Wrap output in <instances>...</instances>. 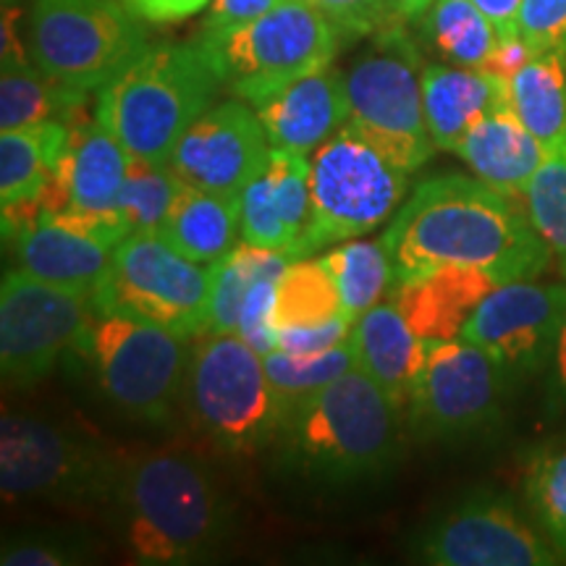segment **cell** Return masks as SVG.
Returning a JSON list of instances; mask_svg holds the SVG:
<instances>
[{
  "label": "cell",
  "instance_id": "obj_1",
  "mask_svg": "<svg viewBox=\"0 0 566 566\" xmlns=\"http://www.w3.org/2000/svg\"><path fill=\"white\" fill-rule=\"evenodd\" d=\"M380 242L394 260L396 283L441 265L483 268L499 283L525 281L554 260L525 202L459 174L422 181Z\"/></svg>",
  "mask_w": 566,
  "mask_h": 566
},
{
  "label": "cell",
  "instance_id": "obj_2",
  "mask_svg": "<svg viewBox=\"0 0 566 566\" xmlns=\"http://www.w3.org/2000/svg\"><path fill=\"white\" fill-rule=\"evenodd\" d=\"M108 504L126 554L147 566L208 562L237 522L210 467L179 449L122 457Z\"/></svg>",
  "mask_w": 566,
  "mask_h": 566
},
{
  "label": "cell",
  "instance_id": "obj_3",
  "mask_svg": "<svg viewBox=\"0 0 566 566\" xmlns=\"http://www.w3.org/2000/svg\"><path fill=\"white\" fill-rule=\"evenodd\" d=\"M405 409L370 375L352 373L286 407L273 436L281 472L321 485L384 478L401 454Z\"/></svg>",
  "mask_w": 566,
  "mask_h": 566
},
{
  "label": "cell",
  "instance_id": "obj_4",
  "mask_svg": "<svg viewBox=\"0 0 566 566\" xmlns=\"http://www.w3.org/2000/svg\"><path fill=\"white\" fill-rule=\"evenodd\" d=\"M221 87V69L200 40L163 42L97 90L95 116L132 160L168 163Z\"/></svg>",
  "mask_w": 566,
  "mask_h": 566
},
{
  "label": "cell",
  "instance_id": "obj_5",
  "mask_svg": "<svg viewBox=\"0 0 566 566\" xmlns=\"http://www.w3.org/2000/svg\"><path fill=\"white\" fill-rule=\"evenodd\" d=\"M181 409L195 433L226 454L271 443L283 415L263 354L239 334H210L192 344Z\"/></svg>",
  "mask_w": 566,
  "mask_h": 566
},
{
  "label": "cell",
  "instance_id": "obj_6",
  "mask_svg": "<svg viewBox=\"0 0 566 566\" xmlns=\"http://www.w3.org/2000/svg\"><path fill=\"white\" fill-rule=\"evenodd\" d=\"M422 53L405 21L367 38L344 71L349 124L378 153L415 174L433 155L422 105Z\"/></svg>",
  "mask_w": 566,
  "mask_h": 566
},
{
  "label": "cell",
  "instance_id": "obj_7",
  "mask_svg": "<svg viewBox=\"0 0 566 566\" xmlns=\"http://www.w3.org/2000/svg\"><path fill=\"white\" fill-rule=\"evenodd\" d=\"M409 171L378 153L363 134L346 124L310 155L307 231L289 258L304 260L325 244L349 242L378 229L407 195Z\"/></svg>",
  "mask_w": 566,
  "mask_h": 566
},
{
  "label": "cell",
  "instance_id": "obj_8",
  "mask_svg": "<svg viewBox=\"0 0 566 566\" xmlns=\"http://www.w3.org/2000/svg\"><path fill=\"white\" fill-rule=\"evenodd\" d=\"M342 40L315 0H279L226 38L200 42L216 59L231 95L254 108L302 76L331 66Z\"/></svg>",
  "mask_w": 566,
  "mask_h": 566
},
{
  "label": "cell",
  "instance_id": "obj_9",
  "mask_svg": "<svg viewBox=\"0 0 566 566\" xmlns=\"http://www.w3.org/2000/svg\"><path fill=\"white\" fill-rule=\"evenodd\" d=\"M97 388L134 422L166 424L181 409L192 344L174 331L111 313L97 315L84 342Z\"/></svg>",
  "mask_w": 566,
  "mask_h": 566
},
{
  "label": "cell",
  "instance_id": "obj_10",
  "mask_svg": "<svg viewBox=\"0 0 566 566\" xmlns=\"http://www.w3.org/2000/svg\"><path fill=\"white\" fill-rule=\"evenodd\" d=\"M122 457L40 417L0 420V493L9 504H108Z\"/></svg>",
  "mask_w": 566,
  "mask_h": 566
},
{
  "label": "cell",
  "instance_id": "obj_11",
  "mask_svg": "<svg viewBox=\"0 0 566 566\" xmlns=\"http://www.w3.org/2000/svg\"><path fill=\"white\" fill-rule=\"evenodd\" d=\"M150 48L124 0H34L27 24L32 61L71 87L95 92Z\"/></svg>",
  "mask_w": 566,
  "mask_h": 566
},
{
  "label": "cell",
  "instance_id": "obj_12",
  "mask_svg": "<svg viewBox=\"0 0 566 566\" xmlns=\"http://www.w3.org/2000/svg\"><path fill=\"white\" fill-rule=\"evenodd\" d=\"M210 292L212 265L189 260L158 231H132L113 250L111 275L95 294V307L97 315H132L197 338L208 325Z\"/></svg>",
  "mask_w": 566,
  "mask_h": 566
},
{
  "label": "cell",
  "instance_id": "obj_13",
  "mask_svg": "<svg viewBox=\"0 0 566 566\" xmlns=\"http://www.w3.org/2000/svg\"><path fill=\"white\" fill-rule=\"evenodd\" d=\"M97 321L95 296L55 286L21 268L0 283V370L3 384L32 388L71 349H84Z\"/></svg>",
  "mask_w": 566,
  "mask_h": 566
},
{
  "label": "cell",
  "instance_id": "obj_14",
  "mask_svg": "<svg viewBox=\"0 0 566 566\" xmlns=\"http://www.w3.org/2000/svg\"><path fill=\"white\" fill-rule=\"evenodd\" d=\"M512 373L483 346L430 342L407 420L420 438L464 441L491 430L504 409Z\"/></svg>",
  "mask_w": 566,
  "mask_h": 566
},
{
  "label": "cell",
  "instance_id": "obj_15",
  "mask_svg": "<svg viewBox=\"0 0 566 566\" xmlns=\"http://www.w3.org/2000/svg\"><path fill=\"white\" fill-rule=\"evenodd\" d=\"M415 554L436 566H551L558 551L495 493L467 495L417 535Z\"/></svg>",
  "mask_w": 566,
  "mask_h": 566
},
{
  "label": "cell",
  "instance_id": "obj_16",
  "mask_svg": "<svg viewBox=\"0 0 566 566\" xmlns=\"http://www.w3.org/2000/svg\"><path fill=\"white\" fill-rule=\"evenodd\" d=\"M566 321V286L535 279L499 283L464 323L459 338L483 346L509 373L543 370Z\"/></svg>",
  "mask_w": 566,
  "mask_h": 566
},
{
  "label": "cell",
  "instance_id": "obj_17",
  "mask_svg": "<svg viewBox=\"0 0 566 566\" xmlns=\"http://www.w3.org/2000/svg\"><path fill=\"white\" fill-rule=\"evenodd\" d=\"M271 160V142L250 103L226 101L205 111L176 142L168 166L189 187L242 197Z\"/></svg>",
  "mask_w": 566,
  "mask_h": 566
},
{
  "label": "cell",
  "instance_id": "obj_18",
  "mask_svg": "<svg viewBox=\"0 0 566 566\" xmlns=\"http://www.w3.org/2000/svg\"><path fill=\"white\" fill-rule=\"evenodd\" d=\"M66 126V150L53 179L42 189L40 208L53 216L129 226L122 210L129 155L122 142L97 122V116L87 118L82 113Z\"/></svg>",
  "mask_w": 566,
  "mask_h": 566
},
{
  "label": "cell",
  "instance_id": "obj_19",
  "mask_svg": "<svg viewBox=\"0 0 566 566\" xmlns=\"http://www.w3.org/2000/svg\"><path fill=\"white\" fill-rule=\"evenodd\" d=\"M254 113L271 147L313 155L352 118L344 71L334 63L317 69L254 105Z\"/></svg>",
  "mask_w": 566,
  "mask_h": 566
},
{
  "label": "cell",
  "instance_id": "obj_20",
  "mask_svg": "<svg viewBox=\"0 0 566 566\" xmlns=\"http://www.w3.org/2000/svg\"><path fill=\"white\" fill-rule=\"evenodd\" d=\"M9 244L21 271L92 296L108 281L116 250L45 210H40L32 223L11 237Z\"/></svg>",
  "mask_w": 566,
  "mask_h": 566
},
{
  "label": "cell",
  "instance_id": "obj_21",
  "mask_svg": "<svg viewBox=\"0 0 566 566\" xmlns=\"http://www.w3.org/2000/svg\"><path fill=\"white\" fill-rule=\"evenodd\" d=\"M495 286L499 279L483 268L441 265L396 283L391 300L422 342H449L459 338L464 323Z\"/></svg>",
  "mask_w": 566,
  "mask_h": 566
},
{
  "label": "cell",
  "instance_id": "obj_22",
  "mask_svg": "<svg viewBox=\"0 0 566 566\" xmlns=\"http://www.w3.org/2000/svg\"><path fill=\"white\" fill-rule=\"evenodd\" d=\"M422 105L436 150L457 153L462 139L488 113L509 105V80L485 69L424 63Z\"/></svg>",
  "mask_w": 566,
  "mask_h": 566
},
{
  "label": "cell",
  "instance_id": "obj_23",
  "mask_svg": "<svg viewBox=\"0 0 566 566\" xmlns=\"http://www.w3.org/2000/svg\"><path fill=\"white\" fill-rule=\"evenodd\" d=\"M349 342L357 370L370 375L407 415L428 357V342L415 334L394 300L378 302L359 315Z\"/></svg>",
  "mask_w": 566,
  "mask_h": 566
},
{
  "label": "cell",
  "instance_id": "obj_24",
  "mask_svg": "<svg viewBox=\"0 0 566 566\" xmlns=\"http://www.w3.org/2000/svg\"><path fill=\"white\" fill-rule=\"evenodd\" d=\"M457 155L488 187L525 202L530 181L546 163L548 150L516 118L512 105H506L472 126Z\"/></svg>",
  "mask_w": 566,
  "mask_h": 566
},
{
  "label": "cell",
  "instance_id": "obj_25",
  "mask_svg": "<svg viewBox=\"0 0 566 566\" xmlns=\"http://www.w3.org/2000/svg\"><path fill=\"white\" fill-rule=\"evenodd\" d=\"M158 233L189 260L212 265L242 237V200L181 184Z\"/></svg>",
  "mask_w": 566,
  "mask_h": 566
},
{
  "label": "cell",
  "instance_id": "obj_26",
  "mask_svg": "<svg viewBox=\"0 0 566 566\" xmlns=\"http://www.w3.org/2000/svg\"><path fill=\"white\" fill-rule=\"evenodd\" d=\"M90 92L45 74L32 59L3 63L0 76V132L24 129L42 122H74Z\"/></svg>",
  "mask_w": 566,
  "mask_h": 566
},
{
  "label": "cell",
  "instance_id": "obj_27",
  "mask_svg": "<svg viewBox=\"0 0 566 566\" xmlns=\"http://www.w3.org/2000/svg\"><path fill=\"white\" fill-rule=\"evenodd\" d=\"M66 139L69 126L63 122L0 132V208L40 202L66 150Z\"/></svg>",
  "mask_w": 566,
  "mask_h": 566
},
{
  "label": "cell",
  "instance_id": "obj_28",
  "mask_svg": "<svg viewBox=\"0 0 566 566\" xmlns=\"http://www.w3.org/2000/svg\"><path fill=\"white\" fill-rule=\"evenodd\" d=\"M417 21V40L441 63L485 69L501 34L475 0H433Z\"/></svg>",
  "mask_w": 566,
  "mask_h": 566
},
{
  "label": "cell",
  "instance_id": "obj_29",
  "mask_svg": "<svg viewBox=\"0 0 566 566\" xmlns=\"http://www.w3.org/2000/svg\"><path fill=\"white\" fill-rule=\"evenodd\" d=\"M509 105L548 155L566 150V53L533 55L509 80Z\"/></svg>",
  "mask_w": 566,
  "mask_h": 566
},
{
  "label": "cell",
  "instance_id": "obj_30",
  "mask_svg": "<svg viewBox=\"0 0 566 566\" xmlns=\"http://www.w3.org/2000/svg\"><path fill=\"white\" fill-rule=\"evenodd\" d=\"M292 258L286 252L265 250L254 244H237L226 258L212 263L210 313L205 334H237L239 317L252 283L263 275H283Z\"/></svg>",
  "mask_w": 566,
  "mask_h": 566
},
{
  "label": "cell",
  "instance_id": "obj_31",
  "mask_svg": "<svg viewBox=\"0 0 566 566\" xmlns=\"http://www.w3.org/2000/svg\"><path fill=\"white\" fill-rule=\"evenodd\" d=\"M344 317L342 292L325 260H292L275 292V328L323 325Z\"/></svg>",
  "mask_w": 566,
  "mask_h": 566
},
{
  "label": "cell",
  "instance_id": "obj_32",
  "mask_svg": "<svg viewBox=\"0 0 566 566\" xmlns=\"http://www.w3.org/2000/svg\"><path fill=\"white\" fill-rule=\"evenodd\" d=\"M323 260L336 275L344 317L349 323L384 302L386 292H394V260L380 239L378 242H346L331 250Z\"/></svg>",
  "mask_w": 566,
  "mask_h": 566
},
{
  "label": "cell",
  "instance_id": "obj_33",
  "mask_svg": "<svg viewBox=\"0 0 566 566\" xmlns=\"http://www.w3.org/2000/svg\"><path fill=\"white\" fill-rule=\"evenodd\" d=\"M265 373L279 394L283 409L307 399L328 384L357 367L352 342H344L321 354H292L273 349L263 357Z\"/></svg>",
  "mask_w": 566,
  "mask_h": 566
},
{
  "label": "cell",
  "instance_id": "obj_34",
  "mask_svg": "<svg viewBox=\"0 0 566 566\" xmlns=\"http://www.w3.org/2000/svg\"><path fill=\"white\" fill-rule=\"evenodd\" d=\"M525 495L543 535L566 558V441L541 446L530 457Z\"/></svg>",
  "mask_w": 566,
  "mask_h": 566
},
{
  "label": "cell",
  "instance_id": "obj_35",
  "mask_svg": "<svg viewBox=\"0 0 566 566\" xmlns=\"http://www.w3.org/2000/svg\"><path fill=\"white\" fill-rule=\"evenodd\" d=\"M525 208L566 279V150L551 153L533 176Z\"/></svg>",
  "mask_w": 566,
  "mask_h": 566
},
{
  "label": "cell",
  "instance_id": "obj_36",
  "mask_svg": "<svg viewBox=\"0 0 566 566\" xmlns=\"http://www.w3.org/2000/svg\"><path fill=\"white\" fill-rule=\"evenodd\" d=\"M181 179L168 163H147L129 158L122 210L132 231H158L179 195Z\"/></svg>",
  "mask_w": 566,
  "mask_h": 566
},
{
  "label": "cell",
  "instance_id": "obj_37",
  "mask_svg": "<svg viewBox=\"0 0 566 566\" xmlns=\"http://www.w3.org/2000/svg\"><path fill=\"white\" fill-rule=\"evenodd\" d=\"M95 543L82 530L34 527L3 537V566H76L92 562Z\"/></svg>",
  "mask_w": 566,
  "mask_h": 566
},
{
  "label": "cell",
  "instance_id": "obj_38",
  "mask_svg": "<svg viewBox=\"0 0 566 566\" xmlns=\"http://www.w3.org/2000/svg\"><path fill=\"white\" fill-rule=\"evenodd\" d=\"M268 174H271L273 197L279 205L283 229L289 233V254L307 231L310 208H313V189H310V155L271 147V160H268Z\"/></svg>",
  "mask_w": 566,
  "mask_h": 566
},
{
  "label": "cell",
  "instance_id": "obj_39",
  "mask_svg": "<svg viewBox=\"0 0 566 566\" xmlns=\"http://www.w3.org/2000/svg\"><path fill=\"white\" fill-rule=\"evenodd\" d=\"M242 242L289 254V233L283 229L268 166L247 184L242 197Z\"/></svg>",
  "mask_w": 566,
  "mask_h": 566
},
{
  "label": "cell",
  "instance_id": "obj_40",
  "mask_svg": "<svg viewBox=\"0 0 566 566\" xmlns=\"http://www.w3.org/2000/svg\"><path fill=\"white\" fill-rule=\"evenodd\" d=\"M516 34L533 55L566 53V0H522Z\"/></svg>",
  "mask_w": 566,
  "mask_h": 566
},
{
  "label": "cell",
  "instance_id": "obj_41",
  "mask_svg": "<svg viewBox=\"0 0 566 566\" xmlns=\"http://www.w3.org/2000/svg\"><path fill=\"white\" fill-rule=\"evenodd\" d=\"M336 24L344 40H365L388 24H396L391 0H315Z\"/></svg>",
  "mask_w": 566,
  "mask_h": 566
},
{
  "label": "cell",
  "instance_id": "obj_42",
  "mask_svg": "<svg viewBox=\"0 0 566 566\" xmlns=\"http://www.w3.org/2000/svg\"><path fill=\"white\" fill-rule=\"evenodd\" d=\"M352 325L346 317L323 325H289V328H275V344L292 354H321L349 342Z\"/></svg>",
  "mask_w": 566,
  "mask_h": 566
},
{
  "label": "cell",
  "instance_id": "obj_43",
  "mask_svg": "<svg viewBox=\"0 0 566 566\" xmlns=\"http://www.w3.org/2000/svg\"><path fill=\"white\" fill-rule=\"evenodd\" d=\"M279 0H212L208 19H205L200 40L216 42L231 34L239 27L250 24L265 11H271Z\"/></svg>",
  "mask_w": 566,
  "mask_h": 566
},
{
  "label": "cell",
  "instance_id": "obj_44",
  "mask_svg": "<svg viewBox=\"0 0 566 566\" xmlns=\"http://www.w3.org/2000/svg\"><path fill=\"white\" fill-rule=\"evenodd\" d=\"M142 21L150 24H174L200 13L210 0H124Z\"/></svg>",
  "mask_w": 566,
  "mask_h": 566
},
{
  "label": "cell",
  "instance_id": "obj_45",
  "mask_svg": "<svg viewBox=\"0 0 566 566\" xmlns=\"http://www.w3.org/2000/svg\"><path fill=\"white\" fill-rule=\"evenodd\" d=\"M530 59H533V51H530L520 34H516V38H501L491 61L485 63V71L504 76V80H512L516 71L525 66Z\"/></svg>",
  "mask_w": 566,
  "mask_h": 566
},
{
  "label": "cell",
  "instance_id": "obj_46",
  "mask_svg": "<svg viewBox=\"0 0 566 566\" xmlns=\"http://www.w3.org/2000/svg\"><path fill=\"white\" fill-rule=\"evenodd\" d=\"M475 3L493 21L501 38H516V19H520L522 0H475Z\"/></svg>",
  "mask_w": 566,
  "mask_h": 566
},
{
  "label": "cell",
  "instance_id": "obj_47",
  "mask_svg": "<svg viewBox=\"0 0 566 566\" xmlns=\"http://www.w3.org/2000/svg\"><path fill=\"white\" fill-rule=\"evenodd\" d=\"M554 378H551V391L558 401H566V321L562 328V336H558L556 352H554Z\"/></svg>",
  "mask_w": 566,
  "mask_h": 566
},
{
  "label": "cell",
  "instance_id": "obj_48",
  "mask_svg": "<svg viewBox=\"0 0 566 566\" xmlns=\"http://www.w3.org/2000/svg\"><path fill=\"white\" fill-rule=\"evenodd\" d=\"M394 13L399 21H415L420 13L428 9L433 0H391Z\"/></svg>",
  "mask_w": 566,
  "mask_h": 566
}]
</instances>
